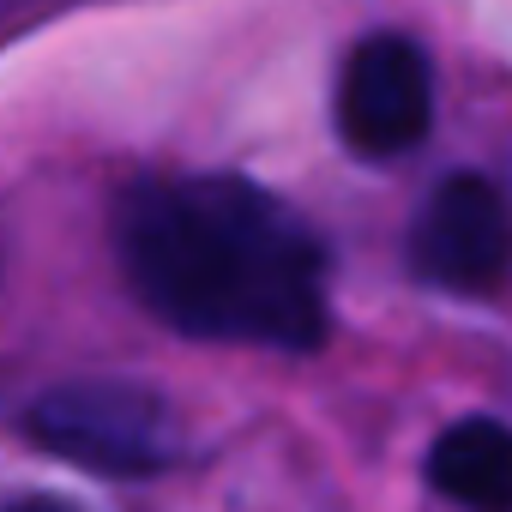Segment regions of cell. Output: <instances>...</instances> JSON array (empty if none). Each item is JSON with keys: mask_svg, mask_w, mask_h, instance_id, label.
Instances as JSON below:
<instances>
[{"mask_svg": "<svg viewBox=\"0 0 512 512\" xmlns=\"http://www.w3.org/2000/svg\"><path fill=\"white\" fill-rule=\"evenodd\" d=\"M133 296L187 338L314 350L326 338V253L241 175L139 181L115 211Z\"/></svg>", "mask_w": 512, "mask_h": 512, "instance_id": "1", "label": "cell"}, {"mask_svg": "<svg viewBox=\"0 0 512 512\" xmlns=\"http://www.w3.org/2000/svg\"><path fill=\"white\" fill-rule=\"evenodd\" d=\"M25 428L37 446L103 476H151V470H169L181 452L175 404L139 380H109V374L49 386L31 404Z\"/></svg>", "mask_w": 512, "mask_h": 512, "instance_id": "2", "label": "cell"}, {"mask_svg": "<svg viewBox=\"0 0 512 512\" xmlns=\"http://www.w3.org/2000/svg\"><path fill=\"white\" fill-rule=\"evenodd\" d=\"M410 266L422 284L452 296L500 290L512 272V211L500 187L482 175H446L410 229Z\"/></svg>", "mask_w": 512, "mask_h": 512, "instance_id": "3", "label": "cell"}, {"mask_svg": "<svg viewBox=\"0 0 512 512\" xmlns=\"http://www.w3.org/2000/svg\"><path fill=\"white\" fill-rule=\"evenodd\" d=\"M428 121H434L428 55L392 31L356 43L344 61V85H338V133L350 139V151L398 157V151L422 145Z\"/></svg>", "mask_w": 512, "mask_h": 512, "instance_id": "4", "label": "cell"}, {"mask_svg": "<svg viewBox=\"0 0 512 512\" xmlns=\"http://www.w3.org/2000/svg\"><path fill=\"white\" fill-rule=\"evenodd\" d=\"M428 482L470 512H512V428L494 416L452 422L428 452Z\"/></svg>", "mask_w": 512, "mask_h": 512, "instance_id": "5", "label": "cell"}, {"mask_svg": "<svg viewBox=\"0 0 512 512\" xmlns=\"http://www.w3.org/2000/svg\"><path fill=\"white\" fill-rule=\"evenodd\" d=\"M7 512H79V506L61 500V494H25V500H13Z\"/></svg>", "mask_w": 512, "mask_h": 512, "instance_id": "6", "label": "cell"}]
</instances>
